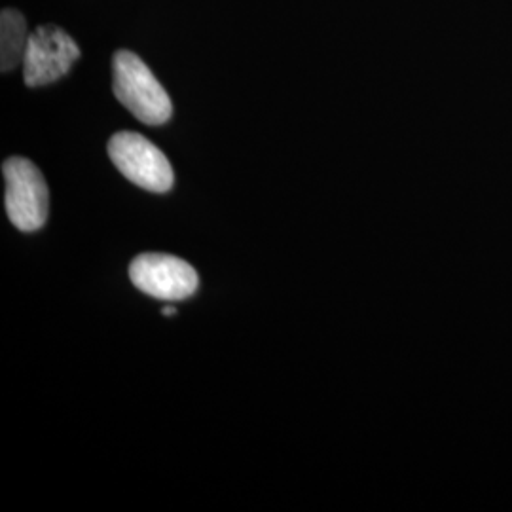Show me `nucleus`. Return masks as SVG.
<instances>
[{
  "mask_svg": "<svg viewBox=\"0 0 512 512\" xmlns=\"http://www.w3.org/2000/svg\"><path fill=\"white\" fill-rule=\"evenodd\" d=\"M112 90L116 99L143 124L162 126L171 114L173 105L139 55L120 50L112 59Z\"/></svg>",
  "mask_w": 512,
  "mask_h": 512,
  "instance_id": "f257e3e1",
  "label": "nucleus"
},
{
  "mask_svg": "<svg viewBox=\"0 0 512 512\" xmlns=\"http://www.w3.org/2000/svg\"><path fill=\"white\" fill-rule=\"evenodd\" d=\"M6 181V213L21 232H37L48 219L50 192L40 169L25 158H10L2 165Z\"/></svg>",
  "mask_w": 512,
  "mask_h": 512,
  "instance_id": "f03ea898",
  "label": "nucleus"
},
{
  "mask_svg": "<svg viewBox=\"0 0 512 512\" xmlns=\"http://www.w3.org/2000/svg\"><path fill=\"white\" fill-rule=\"evenodd\" d=\"M109 156L118 171L148 192L171 190L175 175L164 152L147 137L131 131L116 133L109 141Z\"/></svg>",
  "mask_w": 512,
  "mask_h": 512,
  "instance_id": "7ed1b4c3",
  "label": "nucleus"
},
{
  "mask_svg": "<svg viewBox=\"0 0 512 512\" xmlns=\"http://www.w3.org/2000/svg\"><path fill=\"white\" fill-rule=\"evenodd\" d=\"M80 59V48L63 29L55 25L38 27L31 33L23 59L25 84L31 88L57 82Z\"/></svg>",
  "mask_w": 512,
  "mask_h": 512,
  "instance_id": "20e7f679",
  "label": "nucleus"
},
{
  "mask_svg": "<svg viewBox=\"0 0 512 512\" xmlns=\"http://www.w3.org/2000/svg\"><path fill=\"white\" fill-rule=\"evenodd\" d=\"M129 277L141 293L160 300H184L196 293L200 283L188 262L158 253L137 256L129 266Z\"/></svg>",
  "mask_w": 512,
  "mask_h": 512,
  "instance_id": "39448f33",
  "label": "nucleus"
},
{
  "mask_svg": "<svg viewBox=\"0 0 512 512\" xmlns=\"http://www.w3.org/2000/svg\"><path fill=\"white\" fill-rule=\"evenodd\" d=\"M31 33H27V21L23 14L6 8L0 14V69L2 73L14 71L23 63Z\"/></svg>",
  "mask_w": 512,
  "mask_h": 512,
  "instance_id": "423d86ee",
  "label": "nucleus"
},
{
  "mask_svg": "<svg viewBox=\"0 0 512 512\" xmlns=\"http://www.w3.org/2000/svg\"><path fill=\"white\" fill-rule=\"evenodd\" d=\"M162 313L169 317V315H177V310H175V308H164V310H162Z\"/></svg>",
  "mask_w": 512,
  "mask_h": 512,
  "instance_id": "0eeeda50",
  "label": "nucleus"
}]
</instances>
